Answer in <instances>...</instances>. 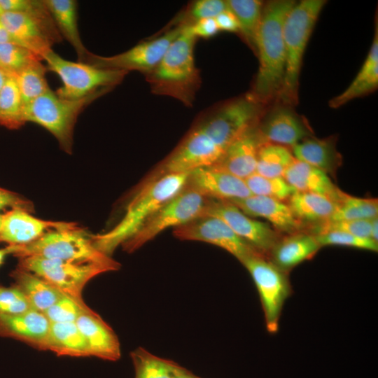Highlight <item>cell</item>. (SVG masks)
Wrapping results in <instances>:
<instances>
[{
  "label": "cell",
  "mask_w": 378,
  "mask_h": 378,
  "mask_svg": "<svg viewBox=\"0 0 378 378\" xmlns=\"http://www.w3.org/2000/svg\"><path fill=\"white\" fill-rule=\"evenodd\" d=\"M295 3L293 0L264 3L255 41L259 66L250 93L265 106L277 99L282 87L286 65L283 26Z\"/></svg>",
  "instance_id": "6da1fadb"
},
{
  "label": "cell",
  "mask_w": 378,
  "mask_h": 378,
  "mask_svg": "<svg viewBox=\"0 0 378 378\" xmlns=\"http://www.w3.org/2000/svg\"><path fill=\"white\" fill-rule=\"evenodd\" d=\"M188 174H170L148 180L130 201L122 218L104 233L91 234L94 246L111 256L141 225L186 186Z\"/></svg>",
  "instance_id": "7a4b0ae2"
},
{
  "label": "cell",
  "mask_w": 378,
  "mask_h": 378,
  "mask_svg": "<svg viewBox=\"0 0 378 378\" xmlns=\"http://www.w3.org/2000/svg\"><path fill=\"white\" fill-rule=\"evenodd\" d=\"M196 40L189 25L186 26L158 64L145 74L152 92L175 98L187 106L192 105L201 84L194 57Z\"/></svg>",
  "instance_id": "3957f363"
},
{
  "label": "cell",
  "mask_w": 378,
  "mask_h": 378,
  "mask_svg": "<svg viewBox=\"0 0 378 378\" xmlns=\"http://www.w3.org/2000/svg\"><path fill=\"white\" fill-rule=\"evenodd\" d=\"M9 254L19 258L36 256L78 262H92L120 269V264L94 246L91 234L75 223L47 231L35 241L22 246H6Z\"/></svg>",
  "instance_id": "277c9868"
},
{
  "label": "cell",
  "mask_w": 378,
  "mask_h": 378,
  "mask_svg": "<svg viewBox=\"0 0 378 378\" xmlns=\"http://www.w3.org/2000/svg\"><path fill=\"white\" fill-rule=\"evenodd\" d=\"M326 4L324 0H302L296 2L287 14L283 26L285 74L276 102L294 107L298 104L299 78L303 56Z\"/></svg>",
  "instance_id": "5b68a950"
},
{
  "label": "cell",
  "mask_w": 378,
  "mask_h": 378,
  "mask_svg": "<svg viewBox=\"0 0 378 378\" xmlns=\"http://www.w3.org/2000/svg\"><path fill=\"white\" fill-rule=\"evenodd\" d=\"M110 90H102L76 100L58 97L51 89L24 106V120L50 132L60 147L71 153L74 127L79 114L93 101Z\"/></svg>",
  "instance_id": "8992f818"
},
{
  "label": "cell",
  "mask_w": 378,
  "mask_h": 378,
  "mask_svg": "<svg viewBox=\"0 0 378 378\" xmlns=\"http://www.w3.org/2000/svg\"><path fill=\"white\" fill-rule=\"evenodd\" d=\"M46 67L61 79L55 94L63 99H80L102 90H111L120 84L127 71L99 68L90 64L64 59L53 50L43 57Z\"/></svg>",
  "instance_id": "52a82bcc"
},
{
  "label": "cell",
  "mask_w": 378,
  "mask_h": 378,
  "mask_svg": "<svg viewBox=\"0 0 378 378\" xmlns=\"http://www.w3.org/2000/svg\"><path fill=\"white\" fill-rule=\"evenodd\" d=\"M207 198L185 188L150 216L121 246L132 253L169 227H178L204 216Z\"/></svg>",
  "instance_id": "ba28073f"
},
{
  "label": "cell",
  "mask_w": 378,
  "mask_h": 378,
  "mask_svg": "<svg viewBox=\"0 0 378 378\" xmlns=\"http://www.w3.org/2000/svg\"><path fill=\"white\" fill-rule=\"evenodd\" d=\"M266 107L248 92L222 104L197 126L225 150L246 130L257 125Z\"/></svg>",
  "instance_id": "9c48e42d"
},
{
  "label": "cell",
  "mask_w": 378,
  "mask_h": 378,
  "mask_svg": "<svg viewBox=\"0 0 378 378\" xmlns=\"http://www.w3.org/2000/svg\"><path fill=\"white\" fill-rule=\"evenodd\" d=\"M249 272L258 293L268 332L275 334L279 328L281 315L293 289L286 273L266 257L258 254L241 263Z\"/></svg>",
  "instance_id": "30bf717a"
},
{
  "label": "cell",
  "mask_w": 378,
  "mask_h": 378,
  "mask_svg": "<svg viewBox=\"0 0 378 378\" xmlns=\"http://www.w3.org/2000/svg\"><path fill=\"white\" fill-rule=\"evenodd\" d=\"M18 268L30 272L59 290L80 302L87 283L96 276L111 272L104 265L78 262L36 256L19 258Z\"/></svg>",
  "instance_id": "8fae6325"
},
{
  "label": "cell",
  "mask_w": 378,
  "mask_h": 378,
  "mask_svg": "<svg viewBox=\"0 0 378 378\" xmlns=\"http://www.w3.org/2000/svg\"><path fill=\"white\" fill-rule=\"evenodd\" d=\"M0 20L18 44L42 59L55 44L62 41L44 2L41 7L27 13L4 12L0 15Z\"/></svg>",
  "instance_id": "7c38bea8"
},
{
  "label": "cell",
  "mask_w": 378,
  "mask_h": 378,
  "mask_svg": "<svg viewBox=\"0 0 378 378\" xmlns=\"http://www.w3.org/2000/svg\"><path fill=\"white\" fill-rule=\"evenodd\" d=\"M187 25L179 20L176 25L162 35L139 42L130 49L115 55L103 57L91 52L85 64L127 72L138 71L145 75L158 64L171 43Z\"/></svg>",
  "instance_id": "4fadbf2b"
},
{
  "label": "cell",
  "mask_w": 378,
  "mask_h": 378,
  "mask_svg": "<svg viewBox=\"0 0 378 378\" xmlns=\"http://www.w3.org/2000/svg\"><path fill=\"white\" fill-rule=\"evenodd\" d=\"M223 152L222 148L196 126L147 181L166 174H189L197 169L210 167L220 159Z\"/></svg>",
  "instance_id": "5bb4252c"
},
{
  "label": "cell",
  "mask_w": 378,
  "mask_h": 378,
  "mask_svg": "<svg viewBox=\"0 0 378 378\" xmlns=\"http://www.w3.org/2000/svg\"><path fill=\"white\" fill-rule=\"evenodd\" d=\"M257 130L263 143L289 148L313 136L308 120L297 113L294 106L276 101L267 106Z\"/></svg>",
  "instance_id": "9a60e30c"
},
{
  "label": "cell",
  "mask_w": 378,
  "mask_h": 378,
  "mask_svg": "<svg viewBox=\"0 0 378 378\" xmlns=\"http://www.w3.org/2000/svg\"><path fill=\"white\" fill-rule=\"evenodd\" d=\"M173 234L181 240L200 241L218 246L241 263L251 256L262 255L235 234L224 221L209 215H204L174 228Z\"/></svg>",
  "instance_id": "2e32d148"
},
{
  "label": "cell",
  "mask_w": 378,
  "mask_h": 378,
  "mask_svg": "<svg viewBox=\"0 0 378 378\" xmlns=\"http://www.w3.org/2000/svg\"><path fill=\"white\" fill-rule=\"evenodd\" d=\"M204 215L221 219L235 234L266 258L282 236L268 223L251 218L229 201L207 198Z\"/></svg>",
  "instance_id": "e0dca14e"
},
{
  "label": "cell",
  "mask_w": 378,
  "mask_h": 378,
  "mask_svg": "<svg viewBox=\"0 0 378 378\" xmlns=\"http://www.w3.org/2000/svg\"><path fill=\"white\" fill-rule=\"evenodd\" d=\"M186 186L206 198L230 201L251 196L244 179L212 167L188 174Z\"/></svg>",
  "instance_id": "ac0fdd59"
},
{
  "label": "cell",
  "mask_w": 378,
  "mask_h": 378,
  "mask_svg": "<svg viewBox=\"0 0 378 378\" xmlns=\"http://www.w3.org/2000/svg\"><path fill=\"white\" fill-rule=\"evenodd\" d=\"M262 144L255 125L233 141L210 167L244 180L255 173L258 152Z\"/></svg>",
  "instance_id": "d6986e66"
},
{
  "label": "cell",
  "mask_w": 378,
  "mask_h": 378,
  "mask_svg": "<svg viewBox=\"0 0 378 378\" xmlns=\"http://www.w3.org/2000/svg\"><path fill=\"white\" fill-rule=\"evenodd\" d=\"M68 222L45 220L21 209H11L2 215L0 241L10 246L29 244L47 231L65 226Z\"/></svg>",
  "instance_id": "ffe728a7"
},
{
  "label": "cell",
  "mask_w": 378,
  "mask_h": 378,
  "mask_svg": "<svg viewBox=\"0 0 378 378\" xmlns=\"http://www.w3.org/2000/svg\"><path fill=\"white\" fill-rule=\"evenodd\" d=\"M248 216L267 220L280 234L302 231V225L295 218L288 204L273 198L251 195L229 201Z\"/></svg>",
  "instance_id": "44dd1931"
},
{
  "label": "cell",
  "mask_w": 378,
  "mask_h": 378,
  "mask_svg": "<svg viewBox=\"0 0 378 378\" xmlns=\"http://www.w3.org/2000/svg\"><path fill=\"white\" fill-rule=\"evenodd\" d=\"M321 248L313 234L300 231L282 235L271 248L267 258L288 274L300 263L312 259Z\"/></svg>",
  "instance_id": "7402d4cb"
},
{
  "label": "cell",
  "mask_w": 378,
  "mask_h": 378,
  "mask_svg": "<svg viewBox=\"0 0 378 378\" xmlns=\"http://www.w3.org/2000/svg\"><path fill=\"white\" fill-rule=\"evenodd\" d=\"M85 337L90 356L115 361L120 358V342L112 328L92 310L75 322Z\"/></svg>",
  "instance_id": "603a6c76"
},
{
  "label": "cell",
  "mask_w": 378,
  "mask_h": 378,
  "mask_svg": "<svg viewBox=\"0 0 378 378\" xmlns=\"http://www.w3.org/2000/svg\"><path fill=\"white\" fill-rule=\"evenodd\" d=\"M50 322L43 313L31 309L18 314H0V336L17 339L43 349Z\"/></svg>",
  "instance_id": "cb8c5ba5"
},
{
  "label": "cell",
  "mask_w": 378,
  "mask_h": 378,
  "mask_svg": "<svg viewBox=\"0 0 378 378\" xmlns=\"http://www.w3.org/2000/svg\"><path fill=\"white\" fill-rule=\"evenodd\" d=\"M294 158L321 170L328 175L335 176L341 166L342 158L336 146V138L329 136L306 138L291 148Z\"/></svg>",
  "instance_id": "d4e9b609"
},
{
  "label": "cell",
  "mask_w": 378,
  "mask_h": 378,
  "mask_svg": "<svg viewBox=\"0 0 378 378\" xmlns=\"http://www.w3.org/2000/svg\"><path fill=\"white\" fill-rule=\"evenodd\" d=\"M377 18L373 41L368 54L351 84L340 94L332 98L328 104L337 108L346 103L375 91L378 87V27Z\"/></svg>",
  "instance_id": "484cf974"
},
{
  "label": "cell",
  "mask_w": 378,
  "mask_h": 378,
  "mask_svg": "<svg viewBox=\"0 0 378 378\" xmlns=\"http://www.w3.org/2000/svg\"><path fill=\"white\" fill-rule=\"evenodd\" d=\"M283 178L295 191L320 194L335 202L341 192L327 174L296 159L286 170Z\"/></svg>",
  "instance_id": "4316f807"
},
{
  "label": "cell",
  "mask_w": 378,
  "mask_h": 378,
  "mask_svg": "<svg viewBox=\"0 0 378 378\" xmlns=\"http://www.w3.org/2000/svg\"><path fill=\"white\" fill-rule=\"evenodd\" d=\"M61 34L74 48L78 62L86 63L90 52L81 40L78 27V3L74 0H43Z\"/></svg>",
  "instance_id": "83f0119b"
},
{
  "label": "cell",
  "mask_w": 378,
  "mask_h": 378,
  "mask_svg": "<svg viewBox=\"0 0 378 378\" xmlns=\"http://www.w3.org/2000/svg\"><path fill=\"white\" fill-rule=\"evenodd\" d=\"M295 218L303 224L312 225L329 220L333 215L335 202L325 195L295 191L288 200Z\"/></svg>",
  "instance_id": "f1b7e54d"
},
{
  "label": "cell",
  "mask_w": 378,
  "mask_h": 378,
  "mask_svg": "<svg viewBox=\"0 0 378 378\" xmlns=\"http://www.w3.org/2000/svg\"><path fill=\"white\" fill-rule=\"evenodd\" d=\"M43 349L58 356H90L87 342L75 323H50Z\"/></svg>",
  "instance_id": "f546056e"
},
{
  "label": "cell",
  "mask_w": 378,
  "mask_h": 378,
  "mask_svg": "<svg viewBox=\"0 0 378 378\" xmlns=\"http://www.w3.org/2000/svg\"><path fill=\"white\" fill-rule=\"evenodd\" d=\"M11 276L15 285L27 297L33 309L43 312L64 293L38 276L17 267Z\"/></svg>",
  "instance_id": "4dcf8cb0"
},
{
  "label": "cell",
  "mask_w": 378,
  "mask_h": 378,
  "mask_svg": "<svg viewBox=\"0 0 378 378\" xmlns=\"http://www.w3.org/2000/svg\"><path fill=\"white\" fill-rule=\"evenodd\" d=\"M227 8L235 15L239 33L255 52V41L261 21L264 3L258 0H227Z\"/></svg>",
  "instance_id": "1f68e13d"
},
{
  "label": "cell",
  "mask_w": 378,
  "mask_h": 378,
  "mask_svg": "<svg viewBox=\"0 0 378 378\" xmlns=\"http://www.w3.org/2000/svg\"><path fill=\"white\" fill-rule=\"evenodd\" d=\"M23 103L14 76L8 74L0 92V125L8 129H18L26 122Z\"/></svg>",
  "instance_id": "d6a6232c"
},
{
  "label": "cell",
  "mask_w": 378,
  "mask_h": 378,
  "mask_svg": "<svg viewBox=\"0 0 378 378\" xmlns=\"http://www.w3.org/2000/svg\"><path fill=\"white\" fill-rule=\"evenodd\" d=\"M295 160L289 148L264 143L258 152L255 173L265 177H283Z\"/></svg>",
  "instance_id": "836d02e7"
},
{
  "label": "cell",
  "mask_w": 378,
  "mask_h": 378,
  "mask_svg": "<svg viewBox=\"0 0 378 378\" xmlns=\"http://www.w3.org/2000/svg\"><path fill=\"white\" fill-rule=\"evenodd\" d=\"M134 378H174L178 363L160 358L142 347L131 353Z\"/></svg>",
  "instance_id": "e575fe53"
},
{
  "label": "cell",
  "mask_w": 378,
  "mask_h": 378,
  "mask_svg": "<svg viewBox=\"0 0 378 378\" xmlns=\"http://www.w3.org/2000/svg\"><path fill=\"white\" fill-rule=\"evenodd\" d=\"M335 204V211L329 220H370L377 217L378 201L375 198L357 197L341 190Z\"/></svg>",
  "instance_id": "d590c367"
},
{
  "label": "cell",
  "mask_w": 378,
  "mask_h": 378,
  "mask_svg": "<svg viewBox=\"0 0 378 378\" xmlns=\"http://www.w3.org/2000/svg\"><path fill=\"white\" fill-rule=\"evenodd\" d=\"M42 60H36L15 75L24 106L50 88L46 78L48 71Z\"/></svg>",
  "instance_id": "8d00e7d4"
},
{
  "label": "cell",
  "mask_w": 378,
  "mask_h": 378,
  "mask_svg": "<svg viewBox=\"0 0 378 378\" xmlns=\"http://www.w3.org/2000/svg\"><path fill=\"white\" fill-rule=\"evenodd\" d=\"M244 181L252 195L284 202L295 192L283 177H265L254 173Z\"/></svg>",
  "instance_id": "74e56055"
},
{
  "label": "cell",
  "mask_w": 378,
  "mask_h": 378,
  "mask_svg": "<svg viewBox=\"0 0 378 378\" xmlns=\"http://www.w3.org/2000/svg\"><path fill=\"white\" fill-rule=\"evenodd\" d=\"M36 60H43L29 49L15 43H0V69L15 76Z\"/></svg>",
  "instance_id": "f35d334b"
},
{
  "label": "cell",
  "mask_w": 378,
  "mask_h": 378,
  "mask_svg": "<svg viewBox=\"0 0 378 378\" xmlns=\"http://www.w3.org/2000/svg\"><path fill=\"white\" fill-rule=\"evenodd\" d=\"M90 311L84 302L64 295L43 313L50 323H75L82 314Z\"/></svg>",
  "instance_id": "ab89813d"
},
{
  "label": "cell",
  "mask_w": 378,
  "mask_h": 378,
  "mask_svg": "<svg viewBox=\"0 0 378 378\" xmlns=\"http://www.w3.org/2000/svg\"><path fill=\"white\" fill-rule=\"evenodd\" d=\"M321 246H348L377 252L378 243L370 238L361 237L339 231H328L313 234Z\"/></svg>",
  "instance_id": "60d3db41"
},
{
  "label": "cell",
  "mask_w": 378,
  "mask_h": 378,
  "mask_svg": "<svg viewBox=\"0 0 378 378\" xmlns=\"http://www.w3.org/2000/svg\"><path fill=\"white\" fill-rule=\"evenodd\" d=\"M371 223L372 219L337 221L328 220L307 226L311 228L310 231L307 232L311 233L312 234H316L328 231H339L371 239Z\"/></svg>",
  "instance_id": "b9f144b4"
},
{
  "label": "cell",
  "mask_w": 378,
  "mask_h": 378,
  "mask_svg": "<svg viewBox=\"0 0 378 378\" xmlns=\"http://www.w3.org/2000/svg\"><path fill=\"white\" fill-rule=\"evenodd\" d=\"M227 9L223 0H197L190 4L181 20L190 25L201 19L215 18Z\"/></svg>",
  "instance_id": "7bdbcfd3"
},
{
  "label": "cell",
  "mask_w": 378,
  "mask_h": 378,
  "mask_svg": "<svg viewBox=\"0 0 378 378\" xmlns=\"http://www.w3.org/2000/svg\"><path fill=\"white\" fill-rule=\"evenodd\" d=\"M33 309L24 294L16 286L0 285V314H18Z\"/></svg>",
  "instance_id": "ee69618b"
},
{
  "label": "cell",
  "mask_w": 378,
  "mask_h": 378,
  "mask_svg": "<svg viewBox=\"0 0 378 378\" xmlns=\"http://www.w3.org/2000/svg\"><path fill=\"white\" fill-rule=\"evenodd\" d=\"M6 207L21 209L30 213L34 211L31 202L22 198L17 193L0 188V210Z\"/></svg>",
  "instance_id": "f6af8a7d"
},
{
  "label": "cell",
  "mask_w": 378,
  "mask_h": 378,
  "mask_svg": "<svg viewBox=\"0 0 378 378\" xmlns=\"http://www.w3.org/2000/svg\"><path fill=\"white\" fill-rule=\"evenodd\" d=\"M43 5V0H0V6L4 12L27 13Z\"/></svg>",
  "instance_id": "bcb514c9"
},
{
  "label": "cell",
  "mask_w": 378,
  "mask_h": 378,
  "mask_svg": "<svg viewBox=\"0 0 378 378\" xmlns=\"http://www.w3.org/2000/svg\"><path fill=\"white\" fill-rule=\"evenodd\" d=\"M189 28L197 38H209L214 36L219 31L215 18L199 20L190 24Z\"/></svg>",
  "instance_id": "7dc6e473"
},
{
  "label": "cell",
  "mask_w": 378,
  "mask_h": 378,
  "mask_svg": "<svg viewBox=\"0 0 378 378\" xmlns=\"http://www.w3.org/2000/svg\"><path fill=\"white\" fill-rule=\"evenodd\" d=\"M215 20L219 31L239 33L237 20L228 8L218 15Z\"/></svg>",
  "instance_id": "c3c4849f"
},
{
  "label": "cell",
  "mask_w": 378,
  "mask_h": 378,
  "mask_svg": "<svg viewBox=\"0 0 378 378\" xmlns=\"http://www.w3.org/2000/svg\"><path fill=\"white\" fill-rule=\"evenodd\" d=\"M5 43L18 44L15 38L7 30V29L6 28V27L4 25V24L0 20V43Z\"/></svg>",
  "instance_id": "681fc988"
},
{
  "label": "cell",
  "mask_w": 378,
  "mask_h": 378,
  "mask_svg": "<svg viewBox=\"0 0 378 378\" xmlns=\"http://www.w3.org/2000/svg\"><path fill=\"white\" fill-rule=\"evenodd\" d=\"M174 378H201L179 364L177 366Z\"/></svg>",
  "instance_id": "f907efd6"
},
{
  "label": "cell",
  "mask_w": 378,
  "mask_h": 378,
  "mask_svg": "<svg viewBox=\"0 0 378 378\" xmlns=\"http://www.w3.org/2000/svg\"><path fill=\"white\" fill-rule=\"evenodd\" d=\"M377 227H378V220H377V217H375L372 219L370 237H371V239L376 242L378 241Z\"/></svg>",
  "instance_id": "816d5d0a"
},
{
  "label": "cell",
  "mask_w": 378,
  "mask_h": 378,
  "mask_svg": "<svg viewBox=\"0 0 378 378\" xmlns=\"http://www.w3.org/2000/svg\"><path fill=\"white\" fill-rule=\"evenodd\" d=\"M7 76L8 74L4 71L0 69V92L4 85Z\"/></svg>",
  "instance_id": "f5cc1de1"
},
{
  "label": "cell",
  "mask_w": 378,
  "mask_h": 378,
  "mask_svg": "<svg viewBox=\"0 0 378 378\" xmlns=\"http://www.w3.org/2000/svg\"><path fill=\"white\" fill-rule=\"evenodd\" d=\"M8 254H9V253L6 247L4 248L0 249V265H2L6 255Z\"/></svg>",
  "instance_id": "db71d44e"
},
{
  "label": "cell",
  "mask_w": 378,
  "mask_h": 378,
  "mask_svg": "<svg viewBox=\"0 0 378 378\" xmlns=\"http://www.w3.org/2000/svg\"><path fill=\"white\" fill-rule=\"evenodd\" d=\"M4 13V10H3V9L1 8V6H0V15H1V14H3Z\"/></svg>",
  "instance_id": "11a10c76"
},
{
  "label": "cell",
  "mask_w": 378,
  "mask_h": 378,
  "mask_svg": "<svg viewBox=\"0 0 378 378\" xmlns=\"http://www.w3.org/2000/svg\"><path fill=\"white\" fill-rule=\"evenodd\" d=\"M1 219H2V215L0 214V230H1Z\"/></svg>",
  "instance_id": "9f6ffc18"
}]
</instances>
